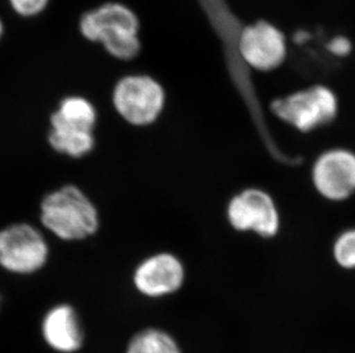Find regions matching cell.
Here are the masks:
<instances>
[{
	"mask_svg": "<svg viewBox=\"0 0 355 353\" xmlns=\"http://www.w3.org/2000/svg\"><path fill=\"white\" fill-rule=\"evenodd\" d=\"M309 35L306 31L302 30L297 33L295 36V43L304 44L309 40Z\"/></svg>",
	"mask_w": 355,
	"mask_h": 353,
	"instance_id": "cell-17",
	"label": "cell"
},
{
	"mask_svg": "<svg viewBox=\"0 0 355 353\" xmlns=\"http://www.w3.org/2000/svg\"><path fill=\"white\" fill-rule=\"evenodd\" d=\"M312 180L318 193L327 200H349L355 194V153L335 148L322 154L313 165Z\"/></svg>",
	"mask_w": 355,
	"mask_h": 353,
	"instance_id": "cell-8",
	"label": "cell"
},
{
	"mask_svg": "<svg viewBox=\"0 0 355 353\" xmlns=\"http://www.w3.org/2000/svg\"><path fill=\"white\" fill-rule=\"evenodd\" d=\"M227 215L238 232H253L262 237H275L281 225L275 201L258 188H248L232 197Z\"/></svg>",
	"mask_w": 355,
	"mask_h": 353,
	"instance_id": "cell-7",
	"label": "cell"
},
{
	"mask_svg": "<svg viewBox=\"0 0 355 353\" xmlns=\"http://www.w3.org/2000/svg\"><path fill=\"white\" fill-rule=\"evenodd\" d=\"M3 24H1V21H0V37H1V35H3Z\"/></svg>",
	"mask_w": 355,
	"mask_h": 353,
	"instance_id": "cell-18",
	"label": "cell"
},
{
	"mask_svg": "<svg viewBox=\"0 0 355 353\" xmlns=\"http://www.w3.org/2000/svg\"><path fill=\"white\" fill-rule=\"evenodd\" d=\"M272 109L278 118L300 132L315 130L335 120L338 100L331 89L314 85L274 101Z\"/></svg>",
	"mask_w": 355,
	"mask_h": 353,
	"instance_id": "cell-3",
	"label": "cell"
},
{
	"mask_svg": "<svg viewBox=\"0 0 355 353\" xmlns=\"http://www.w3.org/2000/svg\"><path fill=\"white\" fill-rule=\"evenodd\" d=\"M334 258L339 266L355 270V228L340 234L334 244Z\"/></svg>",
	"mask_w": 355,
	"mask_h": 353,
	"instance_id": "cell-14",
	"label": "cell"
},
{
	"mask_svg": "<svg viewBox=\"0 0 355 353\" xmlns=\"http://www.w3.org/2000/svg\"><path fill=\"white\" fill-rule=\"evenodd\" d=\"M46 242L35 227L17 224L0 230V266L13 273L40 270L47 260Z\"/></svg>",
	"mask_w": 355,
	"mask_h": 353,
	"instance_id": "cell-6",
	"label": "cell"
},
{
	"mask_svg": "<svg viewBox=\"0 0 355 353\" xmlns=\"http://www.w3.org/2000/svg\"><path fill=\"white\" fill-rule=\"evenodd\" d=\"M127 353H181V349L166 332L146 329L131 340Z\"/></svg>",
	"mask_w": 355,
	"mask_h": 353,
	"instance_id": "cell-13",
	"label": "cell"
},
{
	"mask_svg": "<svg viewBox=\"0 0 355 353\" xmlns=\"http://www.w3.org/2000/svg\"><path fill=\"white\" fill-rule=\"evenodd\" d=\"M327 50L334 57H346L352 52L353 46L347 37L336 36L327 44Z\"/></svg>",
	"mask_w": 355,
	"mask_h": 353,
	"instance_id": "cell-16",
	"label": "cell"
},
{
	"mask_svg": "<svg viewBox=\"0 0 355 353\" xmlns=\"http://www.w3.org/2000/svg\"><path fill=\"white\" fill-rule=\"evenodd\" d=\"M44 226L62 240H83L99 226L97 209L78 187H62L45 197L40 206Z\"/></svg>",
	"mask_w": 355,
	"mask_h": 353,
	"instance_id": "cell-2",
	"label": "cell"
},
{
	"mask_svg": "<svg viewBox=\"0 0 355 353\" xmlns=\"http://www.w3.org/2000/svg\"><path fill=\"white\" fill-rule=\"evenodd\" d=\"M113 102L121 116L136 127L158 120L166 102L164 87L148 75H130L119 80Z\"/></svg>",
	"mask_w": 355,
	"mask_h": 353,
	"instance_id": "cell-4",
	"label": "cell"
},
{
	"mask_svg": "<svg viewBox=\"0 0 355 353\" xmlns=\"http://www.w3.org/2000/svg\"><path fill=\"white\" fill-rule=\"evenodd\" d=\"M97 113L90 101L80 97L66 98L59 109L51 117L53 127H67L74 130L92 131Z\"/></svg>",
	"mask_w": 355,
	"mask_h": 353,
	"instance_id": "cell-11",
	"label": "cell"
},
{
	"mask_svg": "<svg viewBox=\"0 0 355 353\" xmlns=\"http://www.w3.org/2000/svg\"><path fill=\"white\" fill-rule=\"evenodd\" d=\"M49 141L53 150L68 156L80 157L90 153L94 146L92 131L74 130L67 127H52Z\"/></svg>",
	"mask_w": 355,
	"mask_h": 353,
	"instance_id": "cell-12",
	"label": "cell"
},
{
	"mask_svg": "<svg viewBox=\"0 0 355 353\" xmlns=\"http://www.w3.org/2000/svg\"><path fill=\"white\" fill-rule=\"evenodd\" d=\"M50 0H10V5L22 17H35L42 13Z\"/></svg>",
	"mask_w": 355,
	"mask_h": 353,
	"instance_id": "cell-15",
	"label": "cell"
},
{
	"mask_svg": "<svg viewBox=\"0 0 355 353\" xmlns=\"http://www.w3.org/2000/svg\"><path fill=\"white\" fill-rule=\"evenodd\" d=\"M43 335L47 343L57 351L78 350L82 344V332L74 310L68 305L52 309L44 319Z\"/></svg>",
	"mask_w": 355,
	"mask_h": 353,
	"instance_id": "cell-10",
	"label": "cell"
},
{
	"mask_svg": "<svg viewBox=\"0 0 355 353\" xmlns=\"http://www.w3.org/2000/svg\"><path fill=\"white\" fill-rule=\"evenodd\" d=\"M181 260L171 253H158L145 260L135 272V286L148 297H161L178 291L184 282Z\"/></svg>",
	"mask_w": 355,
	"mask_h": 353,
	"instance_id": "cell-9",
	"label": "cell"
},
{
	"mask_svg": "<svg viewBox=\"0 0 355 353\" xmlns=\"http://www.w3.org/2000/svg\"><path fill=\"white\" fill-rule=\"evenodd\" d=\"M80 30L87 39L103 44L112 57L120 60H131L141 52L139 20L124 3H103L84 13Z\"/></svg>",
	"mask_w": 355,
	"mask_h": 353,
	"instance_id": "cell-1",
	"label": "cell"
},
{
	"mask_svg": "<svg viewBox=\"0 0 355 353\" xmlns=\"http://www.w3.org/2000/svg\"><path fill=\"white\" fill-rule=\"evenodd\" d=\"M237 48L241 60L261 73L275 71L288 57L286 37L268 21H258L241 29Z\"/></svg>",
	"mask_w": 355,
	"mask_h": 353,
	"instance_id": "cell-5",
	"label": "cell"
}]
</instances>
